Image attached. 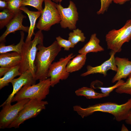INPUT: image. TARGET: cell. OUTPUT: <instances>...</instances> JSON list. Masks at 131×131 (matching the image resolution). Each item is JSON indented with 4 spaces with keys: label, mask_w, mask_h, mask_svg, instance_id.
Returning <instances> with one entry per match:
<instances>
[{
    "label": "cell",
    "mask_w": 131,
    "mask_h": 131,
    "mask_svg": "<svg viewBox=\"0 0 131 131\" xmlns=\"http://www.w3.org/2000/svg\"><path fill=\"white\" fill-rule=\"evenodd\" d=\"M56 6L61 17L60 23L61 27L63 28H68L70 30L76 29L79 14L74 2L70 0L67 8H64L60 3L56 4Z\"/></svg>",
    "instance_id": "obj_10"
},
{
    "label": "cell",
    "mask_w": 131,
    "mask_h": 131,
    "mask_svg": "<svg viewBox=\"0 0 131 131\" xmlns=\"http://www.w3.org/2000/svg\"><path fill=\"white\" fill-rule=\"evenodd\" d=\"M12 67H1L0 68V77H1L7 72Z\"/></svg>",
    "instance_id": "obj_30"
},
{
    "label": "cell",
    "mask_w": 131,
    "mask_h": 131,
    "mask_svg": "<svg viewBox=\"0 0 131 131\" xmlns=\"http://www.w3.org/2000/svg\"><path fill=\"white\" fill-rule=\"evenodd\" d=\"M96 36V33L91 34L89 41L79 50V54H87L90 52H97L104 50V48L100 45V40Z\"/></svg>",
    "instance_id": "obj_16"
},
{
    "label": "cell",
    "mask_w": 131,
    "mask_h": 131,
    "mask_svg": "<svg viewBox=\"0 0 131 131\" xmlns=\"http://www.w3.org/2000/svg\"><path fill=\"white\" fill-rule=\"evenodd\" d=\"M19 65L12 67L0 78V89L8 86L9 83L16 76L20 75L21 74L19 72Z\"/></svg>",
    "instance_id": "obj_19"
},
{
    "label": "cell",
    "mask_w": 131,
    "mask_h": 131,
    "mask_svg": "<svg viewBox=\"0 0 131 131\" xmlns=\"http://www.w3.org/2000/svg\"><path fill=\"white\" fill-rule=\"evenodd\" d=\"M15 15L8 8L0 12V29L6 26L11 20Z\"/></svg>",
    "instance_id": "obj_23"
},
{
    "label": "cell",
    "mask_w": 131,
    "mask_h": 131,
    "mask_svg": "<svg viewBox=\"0 0 131 131\" xmlns=\"http://www.w3.org/2000/svg\"><path fill=\"white\" fill-rule=\"evenodd\" d=\"M87 54H79L68 62L66 66L67 71L70 73L81 69L85 65Z\"/></svg>",
    "instance_id": "obj_18"
},
{
    "label": "cell",
    "mask_w": 131,
    "mask_h": 131,
    "mask_svg": "<svg viewBox=\"0 0 131 131\" xmlns=\"http://www.w3.org/2000/svg\"><path fill=\"white\" fill-rule=\"evenodd\" d=\"M56 39L59 45L64 48L65 50H69L70 48H74L75 46L69 40L65 39L60 36L56 37Z\"/></svg>",
    "instance_id": "obj_28"
},
{
    "label": "cell",
    "mask_w": 131,
    "mask_h": 131,
    "mask_svg": "<svg viewBox=\"0 0 131 131\" xmlns=\"http://www.w3.org/2000/svg\"><path fill=\"white\" fill-rule=\"evenodd\" d=\"M23 0H8L7 8L15 15L22 11L20 8Z\"/></svg>",
    "instance_id": "obj_25"
},
{
    "label": "cell",
    "mask_w": 131,
    "mask_h": 131,
    "mask_svg": "<svg viewBox=\"0 0 131 131\" xmlns=\"http://www.w3.org/2000/svg\"><path fill=\"white\" fill-rule=\"evenodd\" d=\"M51 86L50 79L49 78L40 82L36 84L25 85L14 96L11 102L25 99L42 100L49 94Z\"/></svg>",
    "instance_id": "obj_4"
},
{
    "label": "cell",
    "mask_w": 131,
    "mask_h": 131,
    "mask_svg": "<svg viewBox=\"0 0 131 131\" xmlns=\"http://www.w3.org/2000/svg\"><path fill=\"white\" fill-rule=\"evenodd\" d=\"M44 0H23L21 6H29L37 9L38 11H42L43 9L42 7Z\"/></svg>",
    "instance_id": "obj_26"
},
{
    "label": "cell",
    "mask_w": 131,
    "mask_h": 131,
    "mask_svg": "<svg viewBox=\"0 0 131 131\" xmlns=\"http://www.w3.org/2000/svg\"><path fill=\"white\" fill-rule=\"evenodd\" d=\"M52 1L44 0V7L36 26L39 30L48 31L52 25L60 22L61 17L56 3Z\"/></svg>",
    "instance_id": "obj_7"
},
{
    "label": "cell",
    "mask_w": 131,
    "mask_h": 131,
    "mask_svg": "<svg viewBox=\"0 0 131 131\" xmlns=\"http://www.w3.org/2000/svg\"><path fill=\"white\" fill-rule=\"evenodd\" d=\"M75 93L77 96H84L88 99H99L106 97L104 94L96 92L91 87H82L76 90Z\"/></svg>",
    "instance_id": "obj_20"
},
{
    "label": "cell",
    "mask_w": 131,
    "mask_h": 131,
    "mask_svg": "<svg viewBox=\"0 0 131 131\" xmlns=\"http://www.w3.org/2000/svg\"><path fill=\"white\" fill-rule=\"evenodd\" d=\"M125 82L124 81L121 79L118 81L116 84L111 86L108 87H95L94 88H98L100 89L101 90V93L105 95L106 97H107L114 89H116L123 84Z\"/></svg>",
    "instance_id": "obj_27"
},
{
    "label": "cell",
    "mask_w": 131,
    "mask_h": 131,
    "mask_svg": "<svg viewBox=\"0 0 131 131\" xmlns=\"http://www.w3.org/2000/svg\"><path fill=\"white\" fill-rule=\"evenodd\" d=\"M5 0V1H8V0Z\"/></svg>",
    "instance_id": "obj_37"
},
{
    "label": "cell",
    "mask_w": 131,
    "mask_h": 131,
    "mask_svg": "<svg viewBox=\"0 0 131 131\" xmlns=\"http://www.w3.org/2000/svg\"><path fill=\"white\" fill-rule=\"evenodd\" d=\"M26 17V16L22 13V11L15 14L10 22L6 26V31L0 37V42H5L6 38L8 35L16 31L21 30L28 33L29 27L25 26L22 24L23 19Z\"/></svg>",
    "instance_id": "obj_13"
},
{
    "label": "cell",
    "mask_w": 131,
    "mask_h": 131,
    "mask_svg": "<svg viewBox=\"0 0 131 131\" xmlns=\"http://www.w3.org/2000/svg\"><path fill=\"white\" fill-rule=\"evenodd\" d=\"M105 39L108 49L115 53L120 52L123 45L131 39V19L127 20L120 29L110 31L106 34Z\"/></svg>",
    "instance_id": "obj_5"
},
{
    "label": "cell",
    "mask_w": 131,
    "mask_h": 131,
    "mask_svg": "<svg viewBox=\"0 0 131 131\" xmlns=\"http://www.w3.org/2000/svg\"><path fill=\"white\" fill-rule=\"evenodd\" d=\"M86 39L84 33L78 28L74 29L69 34L68 40L75 45L79 42H84Z\"/></svg>",
    "instance_id": "obj_22"
},
{
    "label": "cell",
    "mask_w": 131,
    "mask_h": 131,
    "mask_svg": "<svg viewBox=\"0 0 131 131\" xmlns=\"http://www.w3.org/2000/svg\"><path fill=\"white\" fill-rule=\"evenodd\" d=\"M36 80L32 73L29 70L22 73L18 78L14 79L11 82L13 86V91L6 100L0 106L6 104L11 103L15 95L22 87L27 85L35 84Z\"/></svg>",
    "instance_id": "obj_11"
},
{
    "label": "cell",
    "mask_w": 131,
    "mask_h": 131,
    "mask_svg": "<svg viewBox=\"0 0 131 131\" xmlns=\"http://www.w3.org/2000/svg\"><path fill=\"white\" fill-rule=\"evenodd\" d=\"M75 56L73 53H71L51 64L47 74L48 78L50 77V79L51 87H54L60 80H65L68 78L70 73L67 71L66 66L69 61Z\"/></svg>",
    "instance_id": "obj_8"
},
{
    "label": "cell",
    "mask_w": 131,
    "mask_h": 131,
    "mask_svg": "<svg viewBox=\"0 0 131 131\" xmlns=\"http://www.w3.org/2000/svg\"><path fill=\"white\" fill-rule=\"evenodd\" d=\"M44 37L42 31L39 30L35 34L32 40L25 41L22 47V59L19 71L22 74L29 70L35 77L36 68L35 61L38 49L37 45L43 44Z\"/></svg>",
    "instance_id": "obj_3"
},
{
    "label": "cell",
    "mask_w": 131,
    "mask_h": 131,
    "mask_svg": "<svg viewBox=\"0 0 131 131\" xmlns=\"http://www.w3.org/2000/svg\"><path fill=\"white\" fill-rule=\"evenodd\" d=\"M125 120L127 123L131 125V109L129 112L127 117Z\"/></svg>",
    "instance_id": "obj_32"
},
{
    "label": "cell",
    "mask_w": 131,
    "mask_h": 131,
    "mask_svg": "<svg viewBox=\"0 0 131 131\" xmlns=\"http://www.w3.org/2000/svg\"><path fill=\"white\" fill-rule=\"evenodd\" d=\"M22 59L21 54L17 52H7L0 54V66L11 67L19 65Z\"/></svg>",
    "instance_id": "obj_15"
},
{
    "label": "cell",
    "mask_w": 131,
    "mask_h": 131,
    "mask_svg": "<svg viewBox=\"0 0 131 131\" xmlns=\"http://www.w3.org/2000/svg\"><path fill=\"white\" fill-rule=\"evenodd\" d=\"M115 54L114 51H111L110 53V57L109 59L100 65L95 67L88 65L87 67V71L82 74L81 76L84 77L91 74L99 73L106 76L107 71L109 70L116 72L117 68L115 63Z\"/></svg>",
    "instance_id": "obj_12"
},
{
    "label": "cell",
    "mask_w": 131,
    "mask_h": 131,
    "mask_svg": "<svg viewBox=\"0 0 131 131\" xmlns=\"http://www.w3.org/2000/svg\"><path fill=\"white\" fill-rule=\"evenodd\" d=\"M100 7L97 12L98 15L103 14L107 11L110 5L113 1V0H100Z\"/></svg>",
    "instance_id": "obj_29"
},
{
    "label": "cell",
    "mask_w": 131,
    "mask_h": 131,
    "mask_svg": "<svg viewBox=\"0 0 131 131\" xmlns=\"http://www.w3.org/2000/svg\"><path fill=\"white\" fill-rule=\"evenodd\" d=\"M62 1V0H55L54 2L57 3H60Z\"/></svg>",
    "instance_id": "obj_35"
},
{
    "label": "cell",
    "mask_w": 131,
    "mask_h": 131,
    "mask_svg": "<svg viewBox=\"0 0 131 131\" xmlns=\"http://www.w3.org/2000/svg\"><path fill=\"white\" fill-rule=\"evenodd\" d=\"M24 32L20 31L21 38L19 43L16 45L13 44L6 46L3 43H1L0 45V53L13 51L21 54L23 46L24 43V39L25 34Z\"/></svg>",
    "instance_id": "obj_21"
},
{
    "label": "cell",
    "mask_w": 131,
    "mask_h": 131,
    "mask_svg": "<svg viewBox=\"0 0 131 131\" xmlns=\"http://www.w3.org/2000/svg\"><path fill=\"white\" fill-rule=\"evenodd\" d=\"M37 51L35 61L36 70L35 78L41 81L48 78L47 74L49 67L56 57L61 50V47L55 41L47 47L43 44L37 46Z\"/></svg>",
    "instance_id": "obj_2"
},
{
    "label": "cell",
    "mask_w": 131,
    "mask_h": 131,
    "mask_svg": "<svg viewBox=\"0 0 131 131\" xmlns=\"http://www.w3.org/2000/svg\"><path fill=\"white\" fill-rule=\"evenodd\" d=\"M52 1H54L55 0H52Z\"/></svg>",
    "instance_id": "obj_38"
},
{
    "label": "cell",
    "mask_w": 131,
    "mask_h": 131,
    "mask_svg": "<svg viewBox=\"0 0 131 131\" xmlns=\"http://www.w3.org/2000/svg\"><path fill=\"white\" fill-rule=\"evenodd\" d=\"M130 11H131V8H130Z\"/></svg>",
    "instance_id": "obj_36"
},
{
    "label": "cell",
    "mask_w": 131,
    "mask_h": 131,
    "mask_svg": "<svg viewBox=\"0 0 131 131\" xmlns=\"http://www.w3.org/2000/svg\"><path fill=\"white\" fill-rule=\"evenodd\" d=\"M8 7L7 2L3 0H0V9L3 10L7 8Z\"/></svg>",
    "instance_id": "obj_31"
},
{
    "label": "cell",
    "mask_w": 131,
    "mask_h": 131,
    "mask_svg": "<svg viewBox=\"0 0 131 131\" xmlns=\"http://www.w3.org/2000/svg\"><path fill=\"white\" fill-rule=\"evenodd\" d=\"M48 104L47 101L30 99L8 128H19L20 125L26 120L37 116L42 110L45 109L46 106Z\"/></svg>",
    "instance_id": "obj_6"
},
{
    "label": "cell",
    "mask_w": 131,
    "mask_h": 131,
    "mask_svg": "<svg viewBox=\"0 0 131 131\" xmlns=\"http://www.w3.org/2000/svg\"><path fill=\"white\" fill-rule=\"evenodd\" d=\"M126 81L115 89V92L119 94L125 93L131 95V73Z\"/></svg>",
    "instance_id": "obj_24"
},
{
    "label": "cell",
    "mask_w": 131,
    "mask_h": 131,
    "mask_svg": "<svg viewBox=\"0 0 131 131\" xmlns=\"http://www.w3.org/2000/svg\"><path fill=\"white\" fill-rule=\"evenodd\" d=\"M121 131H128V129L124 124H123L121 129Z\"/></svg>",
    "instance_id": "obj_34"
},
{
    "label": "cell",
    "mask_w": 131,
    "mask_h": 131,
    "mask_svg": "<svg viewBox=\"0 0 131 131\" xmlns=\"http://www.w3.org/2000/svg\"><path fill=\"white\" fill-rule=\"evenodd\" d=\"M115 60L117 69L112 79L113 83L122 79H126L131 73V61L128 58L116 57Z\"/></svg>",
    "instance_id": "obj_14"
},
{
    "label": "cell",
    "mask_w": 131,
    "mask_h": 131,
    "mask_svg": "<svg viewBox=\"0 0 131 131\" xmlns=\"http://www.w3.org/2000/svg\"></svg>",
    "instance_id": "obj_39"
},
{
    "label": "cell",
    "mask_w": 131,
    "mask_h": 131,
    "mask_svg": "<svg viewBox=\"0 0 131 131\" xmlns=\"http://www.w3.org/2000/svg\"><path fill=\"white\" fill-rule=\"evenodd\" d=\"M30 100L25 99L17 101L13 105L10 103L0 106L2 108L0 112V128H8Z\"/></svg>",
    "instance_id": "obj_9"
},
{
    "label": "cell",
    "mask_w": 131,
    "mask_h": 131,
    "mask_svg": "<svg viewBox=\"0 0 131 131\" xmlns=\"http://www.w3.org/2000/svg\"><path fill=\"white\" fill-rule=\"evenodd\" d=\"M20 9L27 14L29 20L30 25L28 32V35L25 41H27L32 40V37L35 34L34 31L37 19L41 16L42 11H33L30 10L25 6L20 7Z\"/></svg>",
    "instance_id": "obj_17"
},
{
    "label": "cell",
    "mask_w": 131,
    "mask_h": 131,
    "mask_svg": "<svg viewBox=\"0 0 131 131\" xmlns=\"http://www.w3.org/2000/svg\"><path fill=\"white\" fill-rule=\"evenodd\" d=\"M131 0H113V2L116 4L122 5Z\"/></svg>",
    "instance_id": "obj_33"
},
{
    "label": "cell",
    "mask_w": 131,
    "mask_h": 131,
    "mask_svg": "<svg viewBox=\"0 0 131 131\" xmlns=\"http://www.w3.org/2000/svg\"><path fill=\"white\" fill-rule=\"evenodd\" d=\"M73 108L82 118L98 111L111 114L116 121L120 122L125 120L127 117L131 109V97L126 103L121 104L107 102L90 106L86 108L76 105L73 107Z\"/></svg>",
    "instance_id": "obj_1"
}]
</instances>
